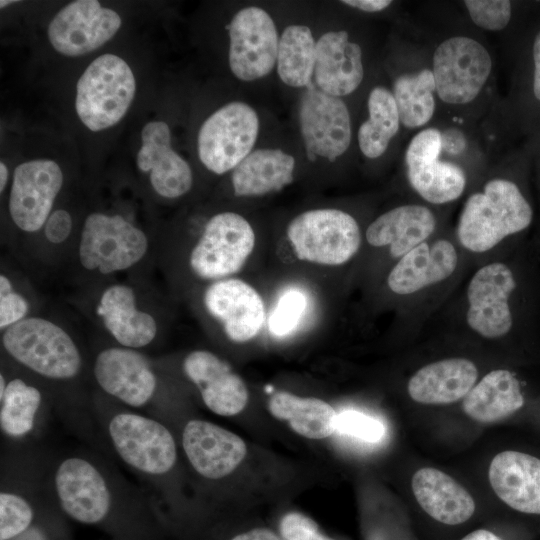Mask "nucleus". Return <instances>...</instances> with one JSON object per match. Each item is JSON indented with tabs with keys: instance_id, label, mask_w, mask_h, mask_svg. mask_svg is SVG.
<instances>
[{
	"instance_id": "f257e3e1",
	"label": "nucleus",
	"mask_w": 540,
	"mask_h": 540,
	"mask_svg": "<svg viewBox=\"0 0 540 540\" xmlns=\"http://www.w3.org/2000/svg\"><path fill=\"white\" fill-rule=\"evenodd\" d=\"M532 219V207L519 187L495 178L465 201L457 225L458 240L465 249L483 253L528 228Z\"/></svg>"
},
{
	"instance_id": "f03ea898",
	"label": "nucleus",
	"mask_w": 540,
	"mask_h": 540,
	"mask_svg": "<svg viewBox=\"0 0 540 540\" xmlns=\"http://www.w3.org/2000/svg\"><path fill=\"white\" fill-rule=\"evenodd\" d=\"M2 346L15 361L36 374L68 380L82 366L80 351L71 335L57 323L29 316L2 331Z\"/></svg>"
},
{
	"instance_id": "7ed1b4c3",
	"label": "nucleus",
	"mask_w": 540,
	"mask_h": 540,
	"mask_svg": "<svg viewBox=\"0 0 540 540\" xmlns=\"http://www.w3.org/2000/svg\"><path fill=\"white\" fill-rule=\"evenodd\" d=\"M135 90V78L126 61L103 54L90 63L77 82V115L91 131L112 127L126 114Z\"/></svg>"
},
{
	"instance_id": "20e7f679",
	"label": "nucleus",
	"mask_w": 540,
	"mask_h": 540,
	"mask_svg": "<svg viewBox=\"0 0 540 540\" xmlns=\"http://www.w3.org/2000/svg\"><path fill=\"white\" fill-rule=\"evenodd\" d=\"M145 232L121 215L89 214L83 224L78 259L91 272L110 275L138 264L147 254Z\"/></svg>"
},
{
	"instance_id": "39448f33",
	"label": "nucleus",
	"mask_w": 540,
	"mask_h": 540,
	"mask_svg": "<svg viewBox=\"0 0 540 540\" xmlns=\"http://www.w3.org/2000/svg\"><path fill=\"white\" fill-rule=\"evenodd\" d=\"M287 237L298 259L326 266L348 262L361 246V231L355 218L330 208L297 215L287 227Z\"/></svg>"
},
{
	"instance_id": "423d86ee",
	"label": "nucleus",
	"mask_w": 540,
	"mask_h": 540,
	"mask_svg": "<svg viewBox=\"0 0 540 540\" xmlns=\"http://www.w3.org/2000/svg\"><path fill=\"white\" fill-rule=\"evenodd\" d=\"M259 132L256 111L240 101L230 102L202 124L197 150L202 164L215 174L234 170L251 152Z\"/></svg>"
},
{
	"instance_id": "0eeeda50",
	"label": "nucleus",
	"mask_w": 540,
	"mask_h": 540,
	"mask_svg": "<svg viewBox=\"0 0 540 540\" xmlns=\"http://www.w3.org/2000/svg\"><path fill=\"white\" fill-rule=\"evenodd\" d=\"M255 246L250 223L235 212L211 217L189 255L192 272L203 280H221L244 266Z\"/></svg>"
},
{
	"instance_id": "6e6552de",
	"label": "nucleus",
	"mask_w": 540,
	"mask_h": 540,
	"mask_svg": "<svg viewBox=\"0 0 540 540\" xmlns=\"http://www.w3.org/2000/svg\"><path fill=\"white\" fill-rule=\"evenodd\" d=\"M431 71L436 94L443 102L467 104L485 86L492 71V58L477 40L452 36L436 47Z\"/></svg>"
},
{
	"instance_id": "1a4fd4ad",
	"label": "nucleus",
	"mask_w": 540,
	"mask_h": 540,
	"mask_svg": "<svg viewBox=\"0 0 540 540\" xmlns=\"http://www.w3.org/2000/svg\"><path fill=\"white\" fill-rule=\"evenodd\" d=\"M108 431L120 458L140 472L162 475L176 462L172 434L154 419L130 412L118 413L111 418Z\"/></svg>"
},
{
	"instance_id": "9d476101",
	"label": "nucleus",
	"mask_w": 540,
	"mask_h": 540,
	"mask_svg": "<svg viewBox=\"0 0 540 540\" xmlns=\"http://www.w3.org/2000/svg\"><path fill=\"white\" fill-rule=\"evenodd\" d=\"M442 150V133L436 128H426L411 139L404 156L409 184L432 204L452 202L466 187L464 170L453 162L441 160Z\"/></svg>"
},
{
	"instance_id": "9b49d317",
	"label": "nucleus",
	"mask_w": 540,
	"mask_h": 540,
	"mask_svg": "<svg viewBox=\"0 0 540 540\" xmlns=\"http://www.w3.org/2000/svg\"><path fill=\"white\" fill-rule=\"evenodd\" d=\"M229 66L242 81L268 75L277 61L279 36L271 16L249 6L239 10L229 26Z\"/></svg>"
},
{
	"instance_id": "f8f14e48",
	"label": "nucleus",
	"mask_w": 540,
	"mask_h": 540,
	"mask_svg": "<svg viewBox=\"0 0 540 540\" xmlns=\"http://www.w3.org/2000/svg\"><path fill=\"white\" fill-rule=\"evenodd\" d=\"M516 287L513 271L502 262L478 269L467 287L468 326L484 338L505 336L513 325L509 300Z\"/></svg>"
},
{
	"instance_id": "ddd939ff",
	"label": "nucleus",
	"mask_w": 540,
	"mask_h": 540,
	"mask_svg": "<svg viewBox=\"0 0 540 540\" xmlns=\"http://www.w3.org/2000/svg\"><path fill=\"white\" fill-rule=\"evenodd\" d=\"M299 123L307 157L334 161L343 155L352 137L351 117L345 102L310 87L302 95Z\"/></svg>"
},
{
	"instance_id": "4468645a",
	"label": "nucleus",
	"mask_w": 540,
	"mask_h": 540,
	"mask_svg": "<svg viewBox=\"0 0 540 540\" xmlns=\"http://www.w3.org/2000/svg\"><path fill=\"white\" fill-rule=\"evenodd\" d=\"M63 185L59 165L49 159L19 164L13 173L9 213L15 226L35 233L44 227Z\"/></svg>"
},
{
	"instance_id": "2eb2a0df",
	"label": "nucleus",
	"mask_w": 540,
	"mask_h": 540,
	"mask_svg": "<svg viewBox=\"0 0 540 540\" xmlns=\"http://www.w3.org/2000/svg\"><path fill=\"white\" fill-rule=\"evenodd\" d=\"M121 18L96 0H78L64 6L51 20L48 38L53 48L65 56L92 52L119 30Z\"/></svg>"
},
{
	"instance_id": "dca6fc26",
	"label": "nucleus",
	"mask_w": 540,
	"mask_h": 540,
	"mask_svg": "<svg viewBox=\"0 0 540 540\" xmlns=\"http://www.w3.org/2000/svg\"><path fill=\"white\" fill-rule=\"evenodd\" d=\"M206 311L217 320L233 342L253 339L265 320L260 294L250 284L236 278H225L210 284L203 295Z\"/></svg>"
},
{
	"instance_id": "f3484780",
	"label": "nucleus",
	"mask_w": 540,
	"mask_h": 540,
	"mask_svg": "<svg viewBox=\"0 0 540 540\" xmlns=\"http://www.w3.org/2000/svg\"><path fill=\"white\" fill-rule=\"evenodd\" d=\"M93 374L103 391L132 407L148 403L157 388L148 359L137 349L115 346L100 351Z\"/></svg>"
},
{
	"instance_id": "a211bd4d",
	"label": "nucleus",
	"mask_w": 540,
	"mask_h": 540,
	"mask_svg": "<svg viewBox=\"0 0 540 540\" xmlns=\"http://www.w3.org/2000/svg\"><path fill=\"white\" fill-rule=\"evenodd\" d=\"M55 489L62 510L82 524H97L109 513L111 495L99 470L89 461L70 457L60 463Z\"/></svg>"
},
{
	"instance_id": "6ab92c4d",
	"label": "nucleus",
	"mask_w": 540,
	"mask_h": 540,
	"mask_svg": "<svg viewBox=\"0 0 540 540\" xmlns=\"http://www.w3.org/2000/svg\"><path fill=\"white\" fill-rule=\"evenodd\" d=\"M182 446L194 470L209 479L232 473L246 456V444L235 433L204 420H190L182 433Z\"/></svg>"
},
{
	"instance_id": "aec40b11",
	"label": "nucleus",
	"mask_w": 540,
	"mask_h": 540,
	"mask_svg": "<svg viewBox=\"0 0 540 540\" xmlns=\"http://www.w3.org/2000/svg\"><path fill=\"white\" fill-rule=\"evenodd\" d=\"M142 145L137 154V166L149 172L154 191L164 198H178L192 187L189 164L171 147L169 126L162 121L147 123L141 132Z\"/></svg>"
},
{
	"instance_id": "412c9836",
	"label": "nucleus",
	"mask_w": 540,
	"mask_h": 540,
	"mask_svg": "<svg viewBox=\"0 0 540 540\" xmlns=\"http://www.w3.org/2000/svg\"><path fill=\"white\" fill-rule=\"evenodd\" d=\"M183 370L212 412L234 416L245 408L249 396L245 382L216 354L207 350L192 351L183 361Z\"/></svg>"
},
{
	"instance_id": "4be33fe9",
	"label": "nucleus",
	"mask_w": 540,
	"mask_h": 540,
	"mask_svg": "<svg viewBox=\"0 0 540 540\" xmlns=\"http://www.w3.org/2000/svg\"><path fill=\"white\" fill-rule=\"evenodd\" d=\"M96 313L104 328L123 347L140 349L157 335V321L138 307L134 289L123 283L107 286L101 293Z\"/></svg>"
},
{
	"instance_id": "5701e85b",
	"label": "nucleus",
	"mask_w": 540,
	"mask_h": 540,
	"mask_svg": "<svg viewBox=\"0 0 540 540\" xmlns=\"http://www.w3.org/2000/svg\"><path fill=\"white\" fill-rule=\"evenodd\" d=\"M363 78L361 47L346 31H329L317 40L314 80L319 90L341 98L354 92Z\"/></svg>"
},
{
	"instance_id": "b1692460",
	"label": "nucleus",
	"mask_w": 540,
	"mask_h": 540,
	"mask_svg": "<svg viewBox=\"0 0 540 540\" xmlns=\"http://www.w3.org/2000/svg\"><path fill=\"white\" fill-rule=\"evenodd\" d=\"M492 489L507 506L523 514L540 515V459L517 451H504L491 461Z\"/></svg>"
},
{
	"instance_id": "393cba45",
	"label": "nucleus",
	"mask_w": 540,
	"mask_h": 540,
	"mask_svg": "<svg viewBox=\"0 0 540 540\" xmlns=\"http://www.w3.org/2000/svg\"><path fill=\"white\" fill-rule=\"evenodd\" d=\"M457 262L458 255L450 241H425L399 259L388 275V287L399 295L416 293L450 277Z\"/></svg>"
},
{
	"instance_id": "a878e982",
	"label": "nucleus",
	"mask_w": 540,
	"mask_h": 540,
	"mask_svg": "<svg viewBox=\"0 0 540 540\" xmlns=\"http://www.w3.org/2000/svg\"><path fill=\"white\" fill-rule=\"evenodd\" d=\"M411 485L422 510L442 525L460 526L475 514L476 504L470 493L438 469H419L414 473Z\"/></svg>"
},
{
	"instance_id": "bb28decb",
	"label": "nucleus",
	"mask_w": 540,
	"mask_h": 540,
	"mask_svg": "<svg viewBox=\"0 0 540 540\" xmlns=\"http://www.w3.org/2000/svg\"><path fill=\"white\" fill-rule=\"evenodd\" d=\"M436 223L428 207L401 205L371 222L366 230V240L374 247H388L391 255L400 259L425 242L435 231Z\"/></svg>"
},
{
	"instance_id": "cd10ccee",
	"label": "nucleus",
	"mask_w": 540,
	"mask_h": 540,
	"mask_svg": "<svg viewBox=\"0 0 540 540\" xmlns=\"http://www.w3.org/2000/svg\"><path fill=\"white\" fill-rule=\"evenodd\" d=\"M478 370L465 358H449L420 368L409 379L407 390L418 403L449 404L464 398L475 385Z\"/></svg>"
},
{
	"instance_id": "c85d7f7f",
	"label": "nucleus",
	"mask_w": 540,
	"mask_h": 540,
	"mask_svg": "<svg viewBox=\"0 0 540 540\" xmlns=\"http://www.w3.org/2000/svg\"><path fill=\"white\" fill-rule=\"evenodd\" d=\"M524 405L521 385L516 376L505 369L486 374L463 398L462 409L480 423L503 420Z\"/></svg>"
},
{
	"instance_id": "c756f323",
	"label": "nucleus",
	"mask_w": 540,
	"mask_h": 540,
	"mask_svg": "<svg viewBox=\"0 0 540 540\" xmlns=\"http://www.w3.org/2000/svg\"><path fill=\"white\" fill-rule=\"evenodd\" d=\"M295 159L280 149L252 151L232 172L237 196H260L283 189L293 181Z\"/></svg>"
},
{
	"instance_id": "7c9ffc66",
	"label": "nucleus",
	"mask_w": 540,
	"mask_h": 540,
	"mask_svg": "<svg viewBox=\"0 0 540 540\" xmlns=\"http://www.w3.org/2000/svg\"><path fill=\"white\" fill-rule=\"evenodd\" d=\"M268 409L275 418L287 421L294 432L306 438L323 439L336 431L338 414L318 398L277 392L269 399Z\"/></svg>"
},
{
	"instance_id": "2f4dec72",
	"label": "nucleus",
	"mask_w": 540,
	"mask_h": 540,
	"mask_svg": "<svg viewBox=\"0 0 540 540\" xmlns=\"http://www.w3.org/2000/svg\"><path fill=\"white\" fill-rule=\"evenodd\" d=\"M367 107L369 117L359 127L358 145L365 157L375 159L385 153L401 122L394 96L385 87L371 90Z\"/></svg>"
},
{
	"instance_id": "473e14b6",
	"label": "nucleus",
	"mask_w": 540,
	"mask_h": 540,
	"mask_svg": "<svg viewBox=\"0 0 540 540\" xmlns=\"http://www.w3.org/2000/svg\"><path fill=\"white\" fill-rule=\"evenodd\" d=\"M316 42L309 27L290 25L279 37L277 72L290 87H305L314 76Z\"/></svg>"
},
{
	"instance_id": "72a5a7b5",
	"label": "nucleus",
	"mask_w": 540,
	"mask_h": 540,
	"mask_svg": "<svg viewBox=\"0 0 540 540\" xmlns=\"http://www.w3.org/2000/svg\"><path fill=\"white\" fill-rule=\"evenodd\" d=\"M394 96L400 122L406 128L426 125L435 111L436 87L431 69H421L396 78Z\"/></svg>"
},
{
	"instance_id": "f704fd0d",
	"label": "nucleus",
	"mask_w": 540,
	"mask_h": 540,
	"mask_svg": "<svg viewBox=\"0 0 540 540\" xmlns=\"http://www.w3.org/2000/svg\"><path fill=\"white\" fill-rule=\"evenodd\" d=\"M40 391L21 378L7 382L0 397V427L9 436L19 437L29 433L34 427L35 416L40 407Z\"/></svg>"
},
{
	"instance_id": "c9c22d12",
	"label": "nucleus",
	"mask_w": 540,
	"mask_h": 540,
	"mask_svg": "<svg viewBox=\"0 0 540 540\" xmlns=\"http://www.w3.org/2000/svg\"><path fill=\"white\" fill-rule=\"evenodd\" d=\"M34 512L29 502L11 492L0 493V540H11L32 526Z\"/></svg>"
},
{
	"instance_id": "e433bc0d",
	"label": "nucleus",
	"mask_w": 540,
	"mask_h": 540,
	"mask_svg": "<svg viewBox=\"0 0 540 540\" xmlns=\"http://www.w3.org/2000/svg\"><path fill=\"white\" fill-rule=\"evenodd\" d=\"M306 305V297L299 290L291 289L282 294L268 320L270 332L276 336L292 332L300 322Z\"/></svg>"
},
{
	"instance_id": "4c0bfd02",
	"label": "nucleus",
	"mask_w": 540,
	"mask_h": 540,
	"mask_svg": "<svg viewBox=\"0 0 540 540\" xmlns=\"http://www.w3.org/2000/svg\"><path fill=\"white\" fill-rule=\"evenodd\" d=\"M336 431L363 442L377 443L384 438L386 427L373 416L357 410H345L337 415Z\"/></svg>"
},
{
	"instance_id": "58836bf2",
	"label": "nucleus",
	"mask_w": 540,
	"mask_h": 540,
	"mask_svg": "<svg viewBox=\"0 0 540 540\" xmlns=\"http://www.w3.org/2000/svg\"><path fill=\"white\" fill-rule=\"evenodd\" d=\"M464 5L475 25L488 31L503 30L511 19L508 0H465Z\"/></svg>"
},
{
	"instance_id": "ea45409f",
	"label": "nucleus",
	"mask_w": 540,
	"mask_h": 540,
	"mask_svg": "<svg viewBox=\"0 0 540 540\" xmlns=\"http://www.w3.org/2000/svg\"><path fill=\"white\" fill-rule=\"evenodd\" d=\"M28 300L14 289L13 283L6 274L0 275V329L8 327L29 317Z\"/></svg>"
},
{
	"instance_id": "a19ab883",
	"label": "nucleus",
	"mask_w": 540,
	"mask_h": 540,
	"mask_svg": "<svg viewBox=\"0 0 540 540\" xmlns=\"http://www.w3.org/2000/svg\"><path fill=\"white\" fill-rule=\"evenodd\" d=\"M279 530L284 540H334L321 533L310 517L299 512L285 514Z\"/></svg>"
},
{
	"instance_id": "79ce46f5",
	"label": "nucleus",
	"mask_w": 540,
	"mask_h": 540,
	"mask_svg": "<svg viewBox=\"0 0 540 540\" xmlns=\"http://www.w3.org/2000/svg\"><path fill=\"white\" fill-rule=\"evenodd\" d=\"M72 229L73 220L70 213L64 209H57L46 220L43 233L50 244L61 245L69 238Z\"/></svg>"
},
{
	"instance_id": "37998d69",
	"label": "nucleus",
	"mask_w": 540,
	"mask_h": 540,
	"mask_svg": "<svg viewBox=\"0 0 540 540\" xmlns=\"http://www.w3.org/2000/svg\"><path fill=\"white\" fill-rule=\"evenodd\" d=\"M342 3L364 12H380L392 4L390 0H345Z\"/></svg>"
},
{
	"instance_id": "c03bdc74",
	"label": "nucleus",
	"mask_w": 540,
	"mask_h": 540,
	"mask_svg": "<svg viewBox=\"0 0 540 540\" xmlns=\"http://www.w3.org/2000/svg\"><path fill=\"white\" fill-rule=\"evenodd\" d=\"M532 54L534 62L533 92L540 101V31L535 37Z\"/></svg>"
},
{
	"instance_id": "a18cd8bd",
	"label": "nucleus",
	"mask_w": 540,
	"mask_h": 540,
	"mask_svg": "<svg viewBox=\"0 0 540 540\" xmlns=\"http://www.w3.org/2000/svg\"><path fill=\"white\" fill-rule=\"evenodd\" d=\"M231 540H283L271 530L255 528L233 537Z\"/></svg>"
},
{
	"instance_id": "49530a36",
	"label": "nucleus",
	"mask_w": 540,
	"mask_h": 540,
	"mask_svg": "<svg viewBox=\"0 0 540 540\" xmlns=\"http://www.w3.org/2000/svg\"><path fill=\"white\" fill-rule=\"evenodd\" d=\"M460 540H508L502 534L493 529L482 527L470 531Z\"/></svg>"
},
{
	"instance_id": "de8ad7c7",
	"label": "nucleus",
	"mask_w": 540,
	"mask_h": 540,
	"mask_svg": "<svg viewBox=\"0 0 540 540\" xmlns=\"http://www.w3.org/2000/svg\"><path fill=\"white\" fill-rule=\"evenodd\" d=\"M11 540H48V538L41 528L32 525L28 530Z\"/></svg>"
},
{
	"instance_id": "09e8293b",
	"label": "nucleus",
	"mask_w": 540,
	"mask_h": 540,
	"mask_svg": "<svg viewBox=\"0 0 540 540\" xmlns=\"http://www.w3.org/2000/svg\"><path fill=\"white\" fill-rule=\"evenodd\" d=\"M9 172L7 169V166L1 162L0 163V191L3 192V190L6 187L7 181H8Z\"/></svg>"
},
{
	"instance_id": "8fccbe9b",
	"label": "nucleus",
	"mask_w": 540,
	"mask_h": 540,
	"mask_svg": "<svg viewBox=\"0 0 540 540\" xmlns=\"http://www.w3.org/2000/svg\"><path fill=\"white\" fill-rule=\"evenodd\" d=\"M7 386L6 379L3 374L0 375V397L3 396Z\"/></svg>"
},
{
	"instance_id": "3c124183",
	"label": "nucleus",
	"mask_w": 540,
	"mask_h": 540,
	"mask_svg": "<svg viewBox=\"0 0 540 540\" xmlns=\"http://www.w3.org/2000/svg\"><path fill=\"white\" fill-rule=\"evenodd\" d=\"M14 2H15V1H11V0H8V1L2 0V1L0 2V6H1V8H3L4 6H7V5H9V4H11V3H14Z\"/></svg>"
}]
</instances>
